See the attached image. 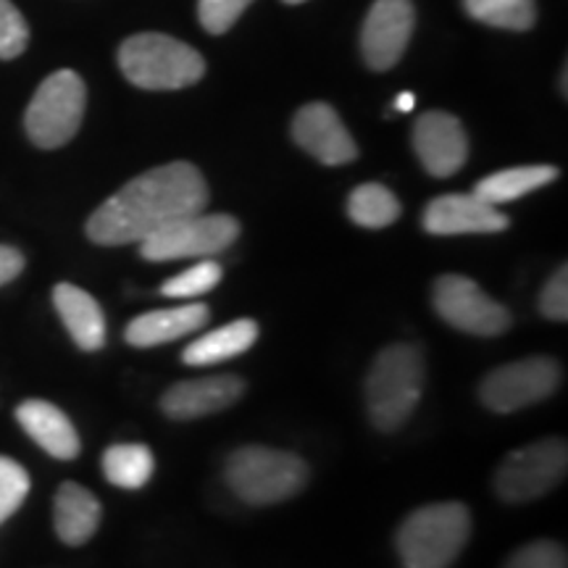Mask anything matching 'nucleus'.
<instances>
[{
    "label": "nucleus",
    "instance_id": "1",
    "mask_svg": "<svg viewBox=\"0 0 568 568\" xmlns=\"http://www.w3.org/2000/svg\"><path fill=\"white\" fill-rule=\"evenodd\" d=\"M209 205V184L187 161L163 163L134 176L88 219L95 245L116 247L142 243L176 219L193 216Z\"/></svg>",
    "mask_w": 568,
    "mask_h": 568
},
{
    "label": "nucleus",
    "instance_id": "2",
    "mask_svg": "<svg viewBox=\"0 0 568 568\" xmlns=\"http://www.w3.org/2000/svg\"><path fill=\"white\" fill-rule=\"evenodd\" d=\"M426 382L424 351L414 343H395L374 358L366 374V410L379 432H397L414 416Z\"/></svg>",
    "mask_w": 568,
    "mask_h": 568
},
{
    "label": "nucleus",
    "instance_id": "3",
    "mask_svg": "<svg viewBox=\"0 0 568 568\" xmlns=\"http://www.w3.org/2000/svg\"><path fill=\"white\" fill-rule=\"evenodd\" d=\"M471 537V514L464 503L422 506L400 524L395 548L403 568H450Z\"/></svg>",
    "mask_w": 568,
    "mask_h": 568
},
{
    "label": "nucleus",
    "instance_id": "4",
    "mask_svg": "<svg viewBox=\"0 0 568 568\" xmlns=\"http://www.w3.org/2000/svg\"><path fill=\"white\" fill-rule=\"evenodd\" d=\"M224 479L247 506H274L295 497L308 485V466L295 453L245 445L226 458Z\"/></svg>",
    "mask_w": 568,
    "mask_h": 568
},
{
    "label": "nucleus",
    "instance_id": "5",
    "mask_svg": "<svg viewBox=\"0 0 568 568\" xmlns=\"http://www.w3.org/2000/svg\"><path fill=\"white\" fill-rule=\"evenodd\" d=\"M119 69L140 90H184L203 80L205 61L187 42L142 32L122 42Z\"/></svg>",
    "mask_w": 568,
    "mask_h": 568
},
{
    "label": "nucleus",
    "instance_id": "6",
    "mask_svg": "<svg viewBox=\"0 0 568 568\" xmlns=\"http://www.w3.org/2000/svg\"><path fill=\"white\" fill-rule=\"evenodd\" d=\"M84 109H88V88L82 77L71 69L53 71L27 105V138L42 151L63 148L80 132Z\"/></svg>",
    "mask_w": 568,
    "mask_h": 568
},
{
    "label": "nucleus",
    "instance_id": "7",
    "mask_svg": "<svg viewBox=\"0 0 568 568\" xmlns=\"http://www.w3.org/2000/svg\"><path fill=\"white\" fill-rule=\"evenodd\" d=\"M240 237V222L230 213H193L176 219L140 243V255L153 264L180 258H211Z\"/></svg>",
    "mask_w": 568,
    "mask_h": 568
},
{
    "label": "nucleus",
    "instance_id": "8",
    "mask_svg": "<svg viewBox=\"0 0 568 568\" xmlns=\"http://www.w3.org/2000/svg\"><path fill=\"white\" fill-rule=\"evenodd\" d=\"M568 468L566 439L548 437L524 445L503 460L495 474V493L506 503H529L564 481Z\"/></svg>",
    "mask_w": 568,
    "mask_h": 568
},
{
    "label": "nucleus",
    "instance_id": "9",
    "mask_svg": "<svg viewBox=\"0 0 568 568\" xmlns=\"http://www.w3.org/2000/svg\"><path fill=\"white\" fill-rule=\"evenodd\" d=\"M560 364L550 355L503 364L489 372L479 385V400L495 414H516V410L548 400L560 385Z\"/></svg>",
    "mask_w": 568,
    "mask_h": 568
},
{
    "label": "nucleus",
    "instance_id": "10",
    "mask_svg": "<svg viewBox=\"0 0 568 568\" xmlns=\"http://www.w3.org/2000/svg\"><path fill=\"white\" fill-rule=\"evenodd\" d=\"M432 303L453 329L477 337H497L510 329V311L489 297L477 282L464 274H443L432 287Z\"/></svg>",
    "mask_w": 568,
    "mask_h": 568
},
{
    "label": "nucleus",
    "instance_id": "11",
    "mask_svg": "<svg viewBox=\"0 0 568 568\" xmlns=\"http://www.w3.org/2000/svg\"><path fill=\"white\" fill-rule=\"evenodd\" d=\"M416 27L410 0H376L361 30V53L368 69L389 71L406 53Z\"/></svg>",
    "mask_w": 568,
    "mask_h": 568
},
{
    "label": "nucleus",
    "instance_id": "12",
    "mask_svg": "<svg viewBox=\"0 0 568 568\" xmlns=\"http://www.w3.org/2000/svg\"><path fill=\"white\" fill-rule=\"evenodd\" d=\"M414 151L426 174L445 180L468 161V134L453 113L426 111L416 119Z\"/></svg>",
    "mask_w": 568,
    "mask_h": 568
},
{
    "label": "nucleus",
    "instance_id": "13",
    "mask_svg": "<svg viewBox=\"0 0 568 568\" xmlns=\"http://www.w3.org/2000/svg\"><path fill=\"white\" fill-rule=\"evenodd\" d=\"M293 140L324 166H345L358 159L353 134L329 103H308L295 113Z\"/></svg>",
    "mask_w": 568,
    "mask_h": 568
},
{
    "label": "nucleus",
    "instance_id": "14",
    "mask_svg": "<svg viewBox=\"0 0 568 568\" xmlns=\"http://www.w3.org/2000/svg\"><path fill=\"white\" fill-rule=\"evenodd\" d=\"M243 395L245 379H240V376H203V379L176 382V385L169 387L161 397V410L169 418H176V422H190V418L222 414Z\"/></svg>",
    "mask_w": 568,
    "mask_h": 568
},
{
    "label": "nucleus",
    "instance_id": "15",
    "mask_svg": "<svg viewBox=\"0 0 568 568\" xmlns=\"http://www.w3.org/2000/svg\"><path fill=\"white\" fill-rule=\"evenodd\" d=\"M424 230L437 237L453 234H495L506 232L510 222L497 205L479 201L477 195H439L424 209Z\"/></svg>",
    "mask_w": 568,
    "mask_h": 568
},
{
    "label": "nucleus",
    "instance_id": "16",
    "mask_svg": "<svg viewBox=\"0 0 568 568\" xmlns=\"http://www.w3.org/2000/svg\"><path fill=\"white\" fill-rule=\"evenodd\" d=\"M17 422L21 429L38 443L48 456L59 460H74L80 456L82 445L74 424L59 406L48 400H24L17 408Z\"/></svg>",
    "mask_w": 568,
    "mask_h": 568
},
{
    "label": "nucleus",
    "instance_id": "17",
    "mask_svg": "<svg viewBox=\"0 0 568 568\" xmlns=\"http://www.w3.org/2000/svg\"><path fill=\"white\" fill-rule=\"evenodd\" d=\"M101 500L77 481H63L53 500V527L63 545L80 548L101 527Z\"/></svg>",
    "mask_w": 568,
    "mask_h": 568
},
{
    "label": "nucleus",
    "instance_id": "18",
    "mask_svg": "<svg viewBox=\"0 0 568 568\" xmlns=\"http://www.w3.org/2000/svg\"><path fill=\"white\" fill-rule=\"evenodd\" d=\"M211 311L205 308L203 303H187V305H180V308L151 311V314L132 318V322L126 324L124 337L132 347L166 345L172 343V339L193 335V332L205 326Z\"/></svg>",
    "mask_w": 568,
    "mask_h": 568
},
{
    "label": "nucleus",
    "instance_id": "19",
    "mask_svg": "<svg viewBox=\"0 0 568 568\" xmlns=\"http://www.w3.org/2000/svg\"><path fill=\"white\" fill-rule=\"evenodd\" d=\"M53 305L77 347L95 353L105 345V316L95 297L77 284L61 282L53 287Z\"/></svg>",
    "mask_w": 568,
    "mask_h": 568
},
{
    "label": "nucleus",
    "instance_id": "20",
    "mask_svg": "<svg viewBox=\"0 0 568 568\" xmlns=\"http://www.w3.org/2000/svg\"><path fill=\"white\" fill-rule=\"evenodd\" d=\"M255 339H258V324L253 318H234V322L219 326V329L197 337L195 343L184 347L182 361L187 366L222 364V361L237 358V355L251 351Z\"/></svg>",
    "mask_w": 568,
    "mask_h": 568
},
{
    "label": "nucleus",
    "instance_id": "21",
    "mask_svg": "<svg viewBox=\"0 0 568 568\" xmlns=\"http://www.w3.org/2000/svg\"><path fill=\"white\" fill-rule=\"evenodd\" d=\"M558 174L560 172L556 166L503 169V172H495V174L485 176V180H479L477 187H474V195L489 205L514 203V201H518V197L535 193V190L545 187V184L556 182Z\"/></svg>",
    "mask_w": 568,
    "mask_h": 568
},
{
    "label": "nucleus",
    "instance_id": "22",
    "mask_svg": "<svg viewBox=\"0 0 568 568\" xmlns=\"http://www.w3.org/2000/svg\"><path fill=\"white\" fill-rule=\"evenodd\" d=\"M155 471V458L151 447L140 443L111 445L103 453V474L113 487L140 489L151 481Z\"/></svg>",
    "mask_w": 568,
    "mask_h": 568
},
{
    "label": "nucleus",
    "instance_id": "23",
    "mask_svg": "<svg viewBox=\"0 0 568 568\" xmlns=\"http://www.w3.org/2000/svg\"><path fill=\"white\" fill-rule=\"evenodd\" d=\"M400 201H397L393 190H387L385 184H361L347 197V216L358 226H366V230H385V226L395 224L400 219Z\"/></svg>",
    "mask_w": 568,
    "mask_h": 568
},
{
    "label": "nucleus",
    "instance_id": "24",
    "mask_svg": "<svg viewBox=\"0 0 568 568\" xmlns=\"http://www.w3.org/2000/svg\"><path fill=\"white\" fill-rule=\"evenodd\" d=\"M464 9L474 21L510 32H527L537 24L535 0H464Z\"/></svg>",
    "mask_w": 568,
    "mask_h": 568
},
{
    "label": "nucleus",
    "instance_id": "25",
    "mask_svg": "<svg viewBox=\"0 0 568 568\" xmlns=\"http://www.w3.org/2000/svg\"><path fill=\"white\" fill-rule=\"evenodd\" d=\"M219 282H222V266L216 261H201V264L190 266L187 272L163 282L161 293L166 297H176V301H187V297H201L211 293Z\"/></svg>",
    "mask_w": 568,
    "mask_h": 568
},
{
    "label": "nucleus",
    "instance_id": "26",
    "mask_svg": "<svg viewBox=\"0 0 568 568\" xmlns=\"http://www.w3.org/2000/svg\"><path fill=\"white\" fill-rule=\"evenodd\" d=\"M30 495V474L17 460L0 456V524L21 508V503Z\"/></svg>",
    "mask_w": 568,
    "mask_h": 568
},
{
    "label": "nucleus",
    "instance_id": "27",
    "mask_svg": "<svg viewBox=\"0 0 568 568\" xmlns=\"http://www.w3.org/2000/svg\"><path fill=\"white\" fill-rule=\"evenodd\" d=\"M30 45V27L11 0H0V61H13Z\"/></svg>",
    "mask_w": 568,
    "mask_h": 568
},
{
    "label": "nucleus",
    "instance_id": "28",
    "mask_svg": "<svg viewBox=\"0 0 568 568\" xmlns=\"http://www.w3.org/2000/svg\"><path fill=\"white\" fill-rule=\"evenodd\" d=\"M503 568H568L566 548L552 539H537L518 548Z\"/></svg>",
    "mask_w": 568,
    "mask_h": 568
},
{
    "label": "nucleus",
    "instance_id": "29",
    "mask_svg": "<svg viewBox=\"0 0 568 568\" xmlns=\"http://www.w3.org/2000/svg\"><path fill=\"white\" fill-rule=\"evenodd\" d=\"M253 0H197V19L209 34H224Z\"/></svg>",
    "mask_w": 568,
    "mask_h": 568
},
{
    "label": "nucleus",
    "instance_id": "30",
    "mask_svg": "<svg viewBox=\"0 0 568 568\" xmlns=\"http://www.w3.org/2000/svg\"><path fill=\"white\" fill-rule=\"evenodd\" d=\"M539 311L550 322H566L568 318V266L564 264L556 274L545 282L539 293Z\"/></svg>",
    "mask_w": 568,
    "mask_h": 568
},
{
    "label": "nucleus",
    "instance_id": "31",
    "mask_svg": "<svg viewBox=\"0 0 568 568\" xmlns=\"http://www.w3.org/2000/svg\"><path fill=\"white\" fill-rule=\"evenodd\" d=\"M24 253L11 245H0V287L17 280V276L24 272Z\"/></svg>",
    "mask_w": 568,
    "mask_h": 568
},
{
    "label": "nucleus",
    "instance_id": "32",
    "mask_svg": "<svg viewBox=\"0 0 568 568\" xmlns=\"http://www.w3.org/2000/svg\"><path fill=\"white\" fill-rule=\"evenodd\" d=\"M414 105H416L414 92H400V95H397V101H395V111L408 113V111H414Z\"/></svg>",
    "mask_w": 568,
    "mask_h": 568
},
{
    "label": "nucleus",
    "instance_id": "33",
    "mask_svg": "<svg viewBox=\"0 0 568 568\" xmlns=\"http://www.w3.org/2000/svg\"><path fill=\"white\" fill-rule=\"evenodd\" d=\"M284 3H290V6H297V3H305V0H284Z\"/></svg>",
    "mask_w": 568,
    "mask_h": 568
}]
</instances>
